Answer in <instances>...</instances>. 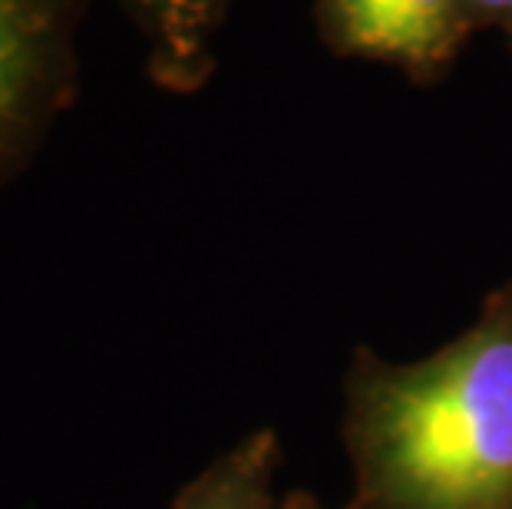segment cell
Here are the masks:
<instances>
[{"label": "cell", "mask_w": 512, "mask_h": 509, "mask_svg": "<svg viewBox=\"0 0 512 509\" xmlns=\"http://www.w3.org/2000/svg\"><path fill=\"white\" fill-rule=\"evenodd\" d=\"M344 397V509H512V285L420 361L361 348Z\"/></svg>", "instance_id": "cell-1"}, {"label": "cell", "mask_w": 512, "mask_h": 509, "mask_svg": "<svg viewBox=\"0 0 512 509\" xmlns=\"http://www.w3.org/2000/svg\"><path fill=\"white\" fill-rule=\"evenodd\" d=\"M334 27L357 53L433 63L456 37V0H331Z\"/></svg>", "instance_id": "cell-2"}, {"label": "cell", "mask_w": 512, "mask_h": 509, "mask_svg": "<svg viewBox=\"0 0 512 509\" xmlns=\"http://www.w3.org/2000/svg\"><path fill=\"white\" fill-rule=\"evenodd\" d=\"M278 467V433L258 430L195 476L172 509H275Z\"/></svg>", "instance_id": "cell-3"}, {"label": "cell", "mask_w": 512, "mask_h": 509, "mask_svg": "<svg viewBox=\"0 0 512 509\" xmlns=\"http://www.w3.org/2000/svg\"><path fill=\"white\" fill-rule=\"evenodd\" d=\"M34 67V17L27 0H0V126L17 110Z\"/></svg>", "instance_id": "cell-4"}, {"label": "cell", "mask_w": 512, "mask_h": 509, "mask_svg": "<svg viewBox=\"0 0 512 509\" xmlns=\"http://www.w3.org/2000/svg\"><path fill=\"white\" fill-rule=\"evenodd\" d=\"M176 57H192L212 24L215 0H143Z\"/></svg>", "instance_id": "cell-5"}, {"label": "cell", "mask_w": 512, "mask_h": 509, "mask_svg": "<svg viewBox=\"0 0 512 509\" xmlns=\"http://www.w3.org/2000/svg\"><path fill=\"white\" fill-rule=\"evenodd\" d=\"M275 509H328V506H321L311 493H301L298 490V493H288L285 500H278Z\"/></svg>", "instance_id": "cell-6"}, {"label": "cell", "mask_w": 512, "mask_h": 509, "mask_svg": "<svg viewBox=\"0 0 512 509\" xmlns=\"http://www.w3.org/2000/svg\"><path fill=\"white\" fill-rule=\"evenodd\" d=\"M470 4L489 10V14H512V0H470Z\"/></svg>", "instance_id": "cell-7"}]
</instances>
